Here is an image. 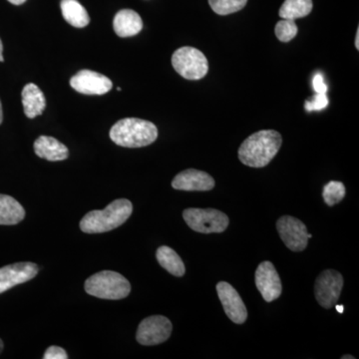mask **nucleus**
Wrapping results in <instances>:
<instances>
[{"mask_svg":"<svg viewBox=\"0 0 359 359\" xmlns=\"http://www.w3.org/2000/svg\"><path fill=\"white\" fill-rule=\"evenodd\" d=\"M133 212L129 200L118 199L108 205L102 211L89 212L80 222V229L86 233H102L122 226Z\"/></svg>","mask_w":359,"mask_h":359,"instance_id":"f03ea898","label":"nucleus"},{"mask_svg":"<svg viewBox=\"0 0 359 359\" xmlns=\"http://www.w3.org/2000/svg\"><path fill=\"white\" fill-rule=\"evenodd\" d=\"M255 278L257 290L266 302L275 301L282 294V280L275 266L271 262H263L259 264Z\"/></svg>","mask_w":359,"mask_h":359,"instance_id":"9b49d317","label":"nucleus"},{"mask_svg":"<svg viewBox=\"0 0 359 359\" xmlns=\"http://www.w3.org/2000/svg\"><path fill=\"white\" fill-rule=\"evenodd\" d=\"M25 217V210L14 198L0 194V224L13 226Z\"/></svg>","mask_w":359,"mask_h":359,"instance_id":"a211bd4d","label":"nucleus"},{"mask_svg":"<svg viewBox=\"0 0 359 359\" xmlns=\"http://www.w3.org/2000/svg\"><path fill=\"white\" fill-rule=\"evenodd\" d=\"M276 229L283 244L292 252H302L308 247V228L299 219L283 216L276 223Z\"/></svg>","mask_w":359,"mask_h":359,"instance_id":"1a4fd4ad","label":"nucleus"},{"mask_svg":"<svg viewBox=\"0 0 359 359\" xmlns=\"http://www.w3.org/2000/svg\"><path fill=\"white\" fill-rule=\"evenodd\" d=\"M346 196V187L341 182L330 181L323 188V197L330 207H332Z\"/></svg>","mask_w":359,"mask_h":359,"instance_id":"5701e85b","label":"nucleus"},{"mask_svg":"<svg viewBox=\"0 0 359 359\" xmlns=\"http://www.w3.org/2000/svg\"><path fill=\"white\" fill-rule=\"evenodd\" d=\"M2 351H4V342L0 339V353H2Z\"/></svg>","mask_w":359,"mask_h":359,"instance_id":"473e14b6","label":"nucleus"},{"mask_svg":"<svg viewBox=\"0 0 359 359\" xmlns=\"http://www.w3.org/2000/svg\"><path fill=\"white\" fill-rule=\"evenodd\" d=\"M39 268L33 263L9 264L0 269V294L13 289L15 285L29 282L39 273Z\"/></svg>","mask_w":359,"mask_h":359,"instance_id":"ddd939ff","label":"nucleus"},{"mask_svg":"<svg viewBox=\"0 0 359 359\" xmlns=\"http://www.w3.org/2000/svg\"><path fill=\"white\" fill-rule=\"evenodd\" d=\"M172 187L180 191H210L214 189L215 180L205 172L188 169L175 177Z\"/></svg>","mask_w":359,"mask_h":359,"instance_id":"4468645a","label":"nucleus"},{"mask_svg":"<svg viewBox=\"0 0 359 359\" xmlns=\"http://www.w3.org/2000/svg\"><path fill=\"white\" fill-rule=\"evenodd\" d=\"M344 287V278L334 269H325L316 278L314 294L323 308L332 309L339 302Z\"/></svg>","mask_w":359,"mask_h":359,"instance_id":"0eeeda50","label":"nucleus"},{"mask_svg":"<svg viewBox=\"0 0 359 359\" xmlns=\"http://www.w3.org/2000/svg\"><path fill=\"white\" fill-rule=\"evenodd\" d=\"M85 290L92 297L103 299H122L128 297L131 285L125 276L112 271H103L90 276Z\"/></svg>","mask_w":359,"mask_h":359,"instance_id":"20e7f679","label":"nucleus"},{"mask_svg":"<svg viewBox=\"0 0 359 359\" xmlns=\"http://www.w3.org/2000/svg\"><path fill=\"white\" fill-rule=\"evenodd\" d=\"M34 152L39 158L50 162L66 160L69 151L65 144L49 136H40L34 142Z\"/></svg>","mask_w":359,"mask_h":359,"instance_id":"2eb2a0df","label":"nucleus"},{"mask_svg":"<svg viewBox=\"0 0 359 359\" xmlns=\"http://www.w3.org/2000/svg\"><path fill=\"white\" fill-rule=\"evenodd\" d=\"M113 28L118 36H134L143 28V21L136 11L132 9H123L116 14L113 20Z\"/></svg>","mask_w":359,"mask_h":359,"instance_id":"dca6fc26","label":"nucleus"},{"mask_svg":"<svg viewBox=\"0 0 359 359\" xmlns=\"http://www.w3.org/2000/svg\"><path fill=\"white\" fill-rule=\"evenodd\" d=\"M22 104L26 117L29 119L41 115L46 107L43 92L36 84L25 85L22 90Z\"/></svg>","mask_w":359,"mask_h":359,"instance_id":"f3484780","label":"nucleus"},{"mask_svg":"<svg viewBox=\"0 0 359 359\" xmlns=\"http://www.w3.org/2000/svg\"><path fill=\"white\" fill-rule=\"evenodd\" d=\"M8 1L14 4V6H20V4H25L26 0H8Z\"/></svg>","mask_w":359,"mask_h":359,"instance_id":"cd10ccee","label":"nucleus"},{"mask_svg":"<svg viewBox=\"0 0 359 359\" xmlns=\"http://www.w3.org/2000/svg\"><path fill=\"white\" fill-rule=\"evenodd\" d=\"M2 120H4V113H2V106L1 102H0V124H1Z\"/></svg>","mask_w":359,"mask_h":359,"instance_id":"7c9ffc66","label":"nucleus"},{"mask_svg":"<svg viewBox=\"0 0 359 359\" xmlns=\"http://www.w3.org/2000/svg\"><path fill=\"white\" fill-rule=\"evenodd\" d=\"M172 323L163 316H149L142 320L137 330V341L142 346H157L169 339L172 334Z\"/></svg>","mask_w":359,"mask_h":359,"instance_id":"6e6552de","label":"nucleus"},{"mask_svg":"<svg viewBox=\"0 0 359 359\" xmlns=\"http://www.w3.org/2000/svg\"><path fill=\"white\" fill-rule=\"evenodd\" d=\"M282 144V135L278 132L262 130L243 142L238 149V159L245 166L266 167L278 154Z\"/></svg>","mask_w":359,"mask_h":359,"instance_id":"f257e3e1","label":"nucleus"},{"mask_svg":"<svg viewBox=\"0 0 359 359\" xmlns=\"http://www.w3.org/2000/svg\"><path fill=\"white\" fill-rule=\"evenodd\" d=\"M187 224L197 233H223L230 221L223 212L215 209H187L183 212Z\"/></svg>","mask_w":359,"mask_h":359,"instance_id":"423d86ee","label":"nucleus"},{"mask_svg":"<svg viewBox=\"0 0 359 359\" xmlns=\"http://www.w3.org/2000/svg\"><path fill=\"white\" fill-rule=\"evenodd\" d=\"M110 138L121 147H146L157 140L158 129L152 122L138 118H125L111 128Z\"/></svg>","mask_w":359,"mask_h":359,"instance_id":"7ed1b4c3","label":"nucleus"},{"mask_svg":"<svg viewBox=\"0 0 359 359\" xmlns=\"http://www.w3.org/2000/svg\"><path fill=\"white\" fill-rule=\"evenodd\" d=\"M70 85L75 91L85 95H103L112 89L109 78L92 70H81L70 79Z\"/></svg>","mask_w":359,"mask_h":359,"instance_id":"9d476101","label":"nucleus"},{"mask_svg":"<svg viewBox=\"0 0 359 359\" xmlns=\"http://www.w3.org/2000/svg\"><path fill=\"white\" fill-rule=\"evenodd\" d=\"M156 257L160 266L169 271L171 275L180 276V278L185 275V264L179 255L171 248L162 245L157 250Z\"/></svg>","mask_w":359,"mask_h":359,"instance_id":"aec40b11","label":"nucleus"},{"mask_svg":"<svg viewBox=\"0 0 359 359\" xmlns=\"http://www.w3.org/2000/svg\"><path fill=\"white\" fill-rule=\"evenodd\" d=\"M355 358H354V356H351V355H344V356H342L341 359H354Z\"/></svg>","mask_w":359,"mask_h":359,"instance_id":"2f4dec72","label":"nucleus"},{"mask_svg":"<svg viewBox=\"0 0 359 359\" xmlns=\"http://www.w3.org/2000/svg\"><path fill=\"white\" fill-rule=\"evenodd\" d=\"M217 292L228 318L238 325L244 323L248 318L247 308L235 287L230 283L219 282L217 285Z\"/></svg>","mask_w":359,"mask_h":359,"instance_id":"f8f14e48","label":"nucleus"},{"mask_svg":"<svg viewBox=\"0 0 359 359\" xmlns=\"http://www.w3.org/2000/svg\"><path fill=\"white\" fill-rule=\"evenodd\" d=\"M2 51H4V45H2L1 39H0V55H1Z\"/></svg>","mask_w":359,"mask_h":359,"instance_id":"72a5a7b5","label":"nucleus"},{"mask_svg":"<svg viewBox=\"0 0 359 359\" xmlns=\"http://www.w3.org/2000/svg\"><path fill=\"white\" fill-rule=\"evenodd\" d=\"M248 0H209L210 6L219 15L238 13L247 4Z\"/></svg>","mask_w":359,"mask_h":359,"instance_id":"4be33fe9","label":"nucleus"},{"mask_svg":"<svg viewBox=\"0 0 359 359\" xmlns=\"http://www.w3.org/2000/svg\"><path fill=\"white\" fill-rule=\"evenodd\" d=\"M0 62H4V56H2V54L0 55Z\"/></svg>","mask_w":359,"mask_h":359,"instance_id":"f704fd0d","label":"nucleus"},{"mask_svg":"<svg viewBox=\"0 0 359 359\" xmlns=\"http://www.w3.org/2000/svg\"><path fill=\"white\" fill-rule=\"evenodd\" d=\"M335 306H337V304H335ZM335 308H337V311H339V313H344V306H342V304L341 306H337Z\"/></svg>","mask_w":359,"mask_h":359,"instance_id":"c85d7f7f","label":"nucleus"},{"mask_svg":"<svg viewBox=\"0 0 359 359\" xmlns=\"http://www.w3.org/2000/svg\"><path fill=\"white\" fill-rule=\"evenodd\" d=\"M44 359H67L68 355L62 347L50 346L45 351Z\"/></svg>","mask_w":359,"mask_h":359,"instance_id":"a878e982","label":"nucleus"},{"mask_svg":"<svg viewBox=\"0 0 359 359\" xmlns=\"http://www.w3.org/2000/svg\"><path fill=\"white\" fill-rule=\"evenodd\" d=\"M313 88L314 91L318 94H327V86L325 84V81H323V75L318 74L316 75L313 78Z\"/></svg>","mask_w":359,"mask_h":359,"instance_id":"bb28decb","label":"nucleus"},{"mask_svg":"<svg viewBox=\"0 0 359 359\" xmlns=\"http://www.w3.org/2000/svg\"><path fill=\"white\" fill-rule=\"evenodd\" d=\"M172 65L182 77L188 80L202 79L209 71V62L204 53L190 46L182 47L174 52Z\"/></svg>","mask_w":359,"mask_h":359,"instance_id":"39448f33","label":"nucleus"},{"mask_svg":"<svg viewBox=\"0 0 359 359\" xmlns=\"http://www.w3.org/2000/svg\"><path fill=\"white\" fill-rule=\"evenodd\" d=\"M355 47L359 49V29H358V33H356Z\"/></svg>","mask_w":359,"mask_h":359,"instance_id":"c756f323","label":"nucleus"},{"mask_svg":"<svg viewBox=\"0 0 359 359\" xmlns=\"http://www.w3.org/2000/svg\"><path fill=\"white\" fill-rule=\"evenodd\" d=\"M328 105V98L327 94L316 93V96L313 97V100H306L304 103V108L308 112L311 111H320L327 108Z\"/></svg>","mask_w":359,"mask_h":359,"instance_id":"393cba45","label":"nucleus"},{"mask_svg":"<svg viewBox=\"0 0 359 359\" xmlns=\"http://www.w3.org/2000/svg\"><path fill=\"white\" fill-rule=\"evenodd\" d=\"M60 7L63 18L70 25L83 28L89 25V14L77 0H62Z\"/></svg>","mask_w":359,"mask_h":359,"instance_id":"6ab92c4d","label":"nucleus"},{"mask_svg":"<svg viewBox=\"0 0 359 359\" xmlns=\"http://www.w3.org/2000/svg\"><path fill=\"white\" fill-rule=\"evenodd\" d=\"M299 32L297 23L292 20H283L276 23L275 33L278 39L282 42H289L294 39Z\"/></svg>","mask_w":359,"mask_h":359,"instance_id":"b1692460","label":"nucleus"},{"mask_svg":"<svg viewBox=\"0 0 359 359\" xmlns=\"http://www.w3.org/2000/svg\"><path fill=\"white\" fill-rule=\"evenodd\" d=\"M313 11V0H285L280 9L283 20L306 18Z\"/></svg>","mask_w":359,"mask_h":359,"instance_id":"412c9836","label":"nucleus"}]
</instances>
